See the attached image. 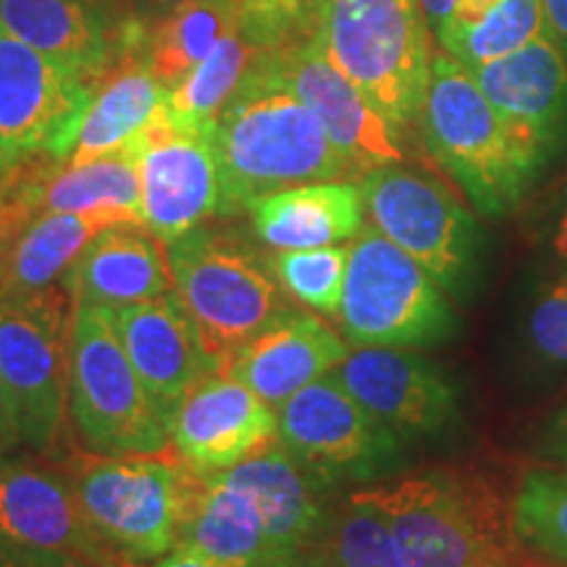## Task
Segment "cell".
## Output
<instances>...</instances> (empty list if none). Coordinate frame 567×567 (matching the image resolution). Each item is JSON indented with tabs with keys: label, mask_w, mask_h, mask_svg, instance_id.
Here are the masks:
<instances>
[{
	"label": "cell",
	"mask_w": 567,
	"mask_h": 567,
	"mask_svg": "<svg viewBox=\"0 0 567 567\" xmlns=\"http://www.w3.org/2000/svg\"><path fill=\"white\" fill-rule=\"evenodd\" d=\"M168 444L203 473H221L279 439V410L226 371H216L182 400L166 423Z\"/></svg>",
	"instance_id": "cell-16"
},
{
	"label": "cell",
	"mask_w": 567,
	"mask_h": 567,
	"mask_svg": "<svg viewBox=\"0 0 567 567\" xmlns=\"http://www.w3.org/2000/svg\"><path fill=\"white\" fill-rule=\"evenodd\" d=\"M221 476L250 496L264 517L276 557L313 544L326 526L323 484L310 476L276 439L258 455L221 471Z\"/></svg>",
	"instance_id": "cell-24"
},
{
	"label": "cell",
	"mask_w": 567,
	"mask_h": 567,
	"mask_svg": "<svg viewBox=\"0 0 567 567\" xmlns=\"http://www.w3.org/2000/svg\"><path fill=\"white\" fill-rule=\"evenodd\" d=\"M92 82L0 24V174L69 158L92 103Z\"/></svg>",
	"instance_id": "cell-11"
},
{
	"label": "cell",
	"mask_w": 567,
	"mask_h": 567,
	"mask_svg": "<svg viewBox=\"0 0 567 567\" xmlns=\"http://www.w3.org/2000/svg\"><path fill=\"white\" fill-rule=\"evenodd\" d=\"M19 444H24V439H21L17 408H13L9 389H6L3 379H0V446H3L6 452H11L17 450Z\"/></svg>",
	"instance_id": "cell-39"
},
{
	"label": "cell",
	"mask_w": 567,
	"mask_h": 567,
	"mask_svg": "<svg viewBox=\"0 0 567 567\" xmlns=\"http://www.w3.org/2000/svg\"><path fill=\"white\" fill-rule=\"evenodd\" d=\"M218 213L234 216L258 197L310 182L352 176L316 113L255 59L250 74L213 124Z\"/></svg>",
	"instance_id": "cell-1"
},
{
	"label": "cell",
	"mask_w": 567,
	"mask_h": 567,
	"mask_svg": "<svg viewBox=\"0 0 567 567\" xmlns=\"http://www.w3.org/2000/svg\"><path fill=\"white\" fill-rule=\"evenodd\" d=\"M0 24L48 59L80 71L92 87L109 69L105 27L87 0H0Z\"/></svg>",
	"instance_id": "cell-28"
},
{
	"label": "cell",
	"mask_w": 567,
	"mask_h": 567,
	"mask_svg": "<svg viewBox=\"0 0 567 567\" xmlns=\"http://www.w3.org/2000/svg\"><path fill=\"white\" fill-rule=\"evenodd\" d=\"M74 305L126 308L174 289L166 245L142 224L111 226L97 234L63 274Z\"/></svg>",
	"instance_id": "cell-22"
},
{
	"label": "cell",
	"mask_w": 567,
	"mask_h": 567,
	"mask_svg": "<svg viewBox=\"0 0 567 567\" xmlns=\"http://www.w3.org/2000/svg\"><path fill=\"white\" fill-rule=\"evenodd\" d=\"M526 344L536 363L567 371V271L549 281L530 302Z\"/></svg>",
	"instance_id": "cell-36"
},
{
	"label": "cell",
	"mask_w": 567,
	"mask_h": 567,
	"mask_svg": "<svg viewBox=\"0 0 567 567\" xmlns=\"http://www.w3.org/2000/svg\"><path fill=\"white\" fill-rule=\"evenodd\" d=\"M542 6L551 38L557 40V45L567 55V0H542Z\"/></svg>",
	"instance_id": "cell-41"
},
{
	"label": "cell",
	"mask_w": 567,
	"mask_h": 567,
	"mask_svg": "<svg viewBox=\"0 0 567 567\" xmlns=\"http://www.w3.org/2000/svg\"><path fill=\"white\" fill-rule=\"evenodd\" d=\"M260 567H337V563L318 544H308V547L284 551Z\"/></svg>",
	"instance_id": "cell-40"
},
{
	"label": "cell",
	"mask_w": 567,
	"mask_h": 567,
	"mask_svg": "<svg viewBox=\"0 0 567 567\" xmlns=\"http://www.w3.org/2000/svg\"><path fill=\"white\" fill-rule=\"evenodd\" d=\"M243 0H189L161 17L147 34L142 53L163 87L172 92L213 53L226 34L239 27Z\"/></svg>",
	"instance_id": "cell-29"
},
{
	"label": "cell",
	"mask_w": 567,
	"mask_h": 567,
	"mask_svg": "<svg viewBox=\"0 0 567 567\" xmlns=\"http://www.w3.org/2000/svg\"><path fill=\"white\" fill-rule=\"evenodd\" d=\"M17 237H19L17 224H13L11 213H9V208H6V203L0 200V266H3L6 255H9L13 239H17Z\"/></svg>",
	"instance_id": "cell-43"
},
{
	"label": "cell",
	"mask_w": 567,
	"mask_h": 567,
	"mask_svg": "<svg viewBox=\"0 0 567 567\" xmlns=\"http://www.w3.org/2000/svg\"><path fill=\"white\" fill-rule=\"evenodd\" d=\"M59 473L74 488L90 528L124 567L153 565L176 547L197 471L172 444L147 455L76 450Z\"/></svg>",
	"instance_id": "cell-4"
},
{
	"label": "cell",
	"mask_w": 567,
	"mask_h": 567,
	"mask_svg": "<svg viewBox=\"0 0 567 567\" xmlns=\"http://www.w3.org/2000/svg\"><path fill=\"white\" fill-rule=\"evenodd\" d=\"M329 0H243L239 27L260 51H284L313 40Z\"/></svg>",
	"instance_id": "cell-35"
},
{
	"label": "cell",
	"mask_w": 567,
	"mask_h": 567,
	"mask_svg": "<svg viewBox=\"0 0 567 567\" xmlns=\"http://www.w3.org/2000/svg\"><path fill=\"white\" fill-rule=\"evenodd\" d=\"M279 442L323 486L379 476L402 450L331 373L279 408Z\"/></svg>",
	"instance_id": "cell-12"
},
{
	"label": "cell",
	"mask_w": 567,
	"mask_h": 567,
	"mask_svg": "<svg viewBox=\"0 0 567 567\" xmlns=\"http://www.w3.org/2000/svg\"><path fill=\"white\" fill-rule=\"evenodd\" d=\"M313 544L334 559L337 567H405L386 515L360 492L329 509Z\"/></svg>",
	"instance_id": "cell-33"
},
{
	"label": "cell",
	"mask_w": 567,
	"mask_h": 567,
	"mask_svg": "<svg viewBox=\"0 0 567 567\" xmlns=\"http://www.w3.org/2000/svg\"><path fill=\"white\" fill-rule=\"evenodd\" d=\"M151 567H216V565L205 563V559L189 555V551H184V549H172L168 555L155 559Z\"/></svg>",
	"instance_id": "cell-44"
},
{
	"label": "cell",
	"mask_w": 567,
	"mask_h": 567,
	"mask_svg": "<svg viewBox=\"0 0 567 567\" xmlns=\"http://www.w3.org/2000/svg\"><path fill=\"white\" fill-rule=\"evenodd\" d=\"M331 375L402 442L439 436L457 421L452 379L410 347H352Z\"/></svg>",
	"instance_id": "cell-14"
},
{
	"label": "cell",
	"mask_w": 567,
	"mask_h": 567,
	"mask_svg": "<svg viewBox=\"0 0 567 567\" xmlns=\"http://www.w3.org/2000/svg\"><path fill=\"white\" fill-rule=\"evenodd\" d=\"M431 30L417 0H329L318 42L394 130L417 124L431 80Z\"/></svg>",
	"instance_id": "cell-6"
},
{
	"label": "cell",
	"mask_w": 567,
	"mask_h": 567,
	"mask_svg": "<svg viewBox=\"0 0 567 567\" xmlns=\"http://www.w3.org/2000/svg\"><path fill=\"white\" fill-rule=\"evenodd\" d=\"M0 536L32 549L124 567L90 528L63 473L34 465L0 467Z\"/></svg>",
	"instance_id": "cell-21"
},
{
	"label": "cell",
	"mask_w": 567,
	"mask_h": 567,
	"mask_svg": "<svg viewBox=\"0 0 567 567\" xmlns=\"http://www.w3.org/2000/svg\"><path fill=\"white\" fill-rule=\"evenodd\" d=\"M113 321L163 423L205 375L218 371L174 292L116 308Z\"/></svg>",
	"instance_id": "cell-19"
},
{
	"label": "cell",
	"mask_w": 567,
	"mask_h": 567,
	"mask_svg": "<svg viewBox=\"0 0 567 567\" xmlns=\"http://www.w3.org/2000/svg\"><path fill=\"white\" fill-rule=\"evenodd\" d=\"M258 53L260 48L247 40L243 27L231 30L179 87L168 92L166 116L184 130L213 132V124L243 87Z\"/></svg>",
	"instance_id": "cell-30"
},
{
	"label": "cell",
	"mask_w": 567,
	"mask_h": 567,
	"mask_svg": "<svg viewBox=\"0 0 567 567\" xmlns=\"http://www.w3.org/2000/svg\"><path fill=\"white\" fill-rule=\"evenodd\" d=\"M417 6H421L429 30L436 34L439 27L444 24L446 17H450L452 9L457 6V0H417Z\"/></svg>",
	"instance_id": "cell-42"
},
{
	"label": "cell",
	"mask_w": 567,
	"mask_h": 567,
	"mask_svg": "<svg viewBox=\"0 0 567 567\" xmlns=\"http://www.w3.org/2000/svg\"><path fill=\"white\" fill-rule=\"evenodd\" d=\"M365 216L415 258L446 295L463 297L476 276L478 229L465 205L431 174L402 163L360 176Z\"/></svg>",
	"instance_id": "cell-10"
},
{
	"label": "cell",
	"mask_w": 567,
	"mask_h": 567,
	"mask_svg": "<svg viewBox=\"0 0 567 567\" xmlns=\"http://www.w3.org/2000/svg\"><path fill=\"white\" fill-rule=\"evenodd\" d=\"M547 32L542 0H494L476 21L465 27H446L436 32V40L444 53L465 69H473L520 51Z\"/></svg>",
	"instance_id": "cell-31"
},
{
	"label": "cell",
	"mask_w": 567,
	"mask_h": 567,
	"mask_svg": "<svg viewBox=\"0 0 567 567\" xmlns=\"http://www.w3.org/2000/svg\"><path fill=\"white\" fill-rule=\"evenodd\" d=\"M513 526L530 555L567 567V467L523 473L513 494Z\"/></svg>",
	"instance_id": "cell-32"
},
{
	"label": "cell",
	"mask_w": 567,
	"mask_h": 567,
	"mask_svg": "<svg viewBox=\"0 0 567 567\" xmlns=\"http://www.w3.org/2000/svg\"><path fill=\"white\" fill-rule=\"evenodd\" d=\"M140 3L151 13H155V17H166V13L182 9L184 3H189V0H140Z\"/></svg>",
	"instance_id": "cell-45"
},
{
	"label": "cell",
	"mask_w": 567,
	"mask_h": 567,
	"mask_svg": "<svg viewBox=\"0 0 567 567\" xmlns=\"http://www.w3.org/2000/svg\"><path fill=\"white\" fill-rule=\"evenodd\" d=\"M339 331L350 347H431L457 318L439 281L373 224L347 243Z\"/></svg>",
	"instance_id": "cell-7"
},
{
	"label": "cell",
	"mask_w": 567,
	"mask_h": 567,
	"mask_svg": "<svg viewBox=\"0 0 567 567\" xmlns=\"http://www.w3.org/2000/svg\"><path fill=\"white\" fill-rule=\"evenodd\" d=\"M69 415L84 444L105 455H147L168 446L166 423L134 371L111 308L74 310Z\"/></svg>",
	"instance_id": "cell-8"
},
{
	"label": "cell",
	"mask_w": 567,
	"mask_h": 567,
	"mask_svg": "<svg viewBox=\"0 0 567 567\" xmlns=\"http://www.w3.org/2000/svg\"><path fill=\"white\" fill-rule=\"evenodd\" d=\"M74 310L69 289L0 297V379L17 408L24 444L48 450L69 415Z\"/></svg>",
	"instance_id": "cell-9"
},
{
	"label": "cell",
	"mask_w": 567,
	"mask_h": 567,
	"mask_svg": "<svg viewBox=\"0 0 567 567\" xmlns=\"http://www.w3.org/2000/svg\"><path fill=\"white\" fill-rule=\"evenodd\" d=\"M142 221L163 245L203 226L218 213V163L210 132L184 130L166 105L140 137Z\"/></svg>",
	"instance_id": "cell-15"
},
{
	"label": "cell",
	"mask_w": 567,
	"mask_h": 567,
	"mask_svg": "<svg viewBox=\"0 0 567 567\" xmlns=\"http://www.w3.org/2000/svg\"><path fill=\"white\" fill-rule=\"evenodd\" d=\"M168 101V90L155 80L145 53L130 55L122 69L101 76L76 134L69 163H87L118 153L151 126Z\"/></svg>",
	"instance_id": "cell-27"
},
{
	"label": "cell",
	"mask_w": 567,
	"mask_h": 567,
	"mask_svg": "<svg viewBox=\"0 0 567 567\" xmlns=\"http://www.w3.org/2000/svg\"><path fill=\"white\" fill-rule=\"evenodd\" d=\"M467 71L544 161L567 145V55L551 32Z\"/></svg>",
	"instance_id": "cell-18"
},
{
	"label": "cell",
	"mask_w": 567,
	"mask_h": 567,
	"mask_svg": "<svg viewBox=\"0 0 567 567\" xmlns=\"http://www.w3.org/2000/svg\"><path fill=\"white\" fill-rule=\"evenodd\" d=\"M250 221L260 245L271 250H310L347 245L365 226L360 184L310 182L250 203Z\"/></svg>",
	"instance_id": "cell-23"
},
{
	"label": "cell",
	"mask_w": 567,
	"mask_h": 567,
	"mask_svg": "<svg viewBox=\"0 0 567 567\" xmlns=\"http://www.w3.org/2000/svg\"><path fill=\"white\" fill-rule=\"evenodd\" d=\"M534 455L547 465L567 467V402L538 425L534 436Z\"/></svg>",
	"instance_id": "cell-38"
},
{
	"label": "cell",
	"mask_w": 567,
	"mask_h": 567,
	"mask_svg": "<svg viewBox=\"0 0 567 567\" xmlns=\"http://www.w3.org/2000/svg\"><path fill=\"white\" fill-rule=\"evenodd\" d=\"M174 549L216 567H260L276 557L258 507L221 473H200Z\"/></svg>",
	"instance_id": "cell-25"
},
{
	"label": "cell",
	"mask_w": 567,
	"mask_h": 567,
	"mask_svg": "<svg viewBox=\"0 0 567 567\" xmlns=\"http://www.w3.org/2000/svg\"><path fill=\"white\" fill-rule=\"evenodd\" d=\"M555 250H557V255L565 260V266H567V200H565V208H563V213H559V221H557Z\"/></svg>",
	"instance_id": "cell-46"
},
{
	"label": "cell",
	"mask_w": 567,
	"mask_h": 567,
	"mask_svg": "<svg viewBox=\"0 0 567 567\" xmlns=\"http://www.w3.org/2000/svg\"><path fill=\"white\" fill-rule=\"evenodd\" d=\"M0 567H118V565H95L80 557L59 555V551L24 547V544L9 542V538L0 536Z\"/></svg>",
	"instance_id": "cell-37"
},
{
	"label": "cell",
	"mask_w": 567,
	"mask_h": 567,
	"mask_svg": "<svg viewBox=\"0 0 567 567\" xmlns=\"http://www.w3.org/2000/svg\"><path fill=\"white\" fill-rule=\"evenodd\" d=\"M6 457H9V452H6V450H3V446H0V467H3V465H6Z\"/></svg>",
	"instance_id": "cell-47"
},
{
	"label": "cell",
	"mask_w": 567,
	"mask_h": 567,
	"mask_svg": "<svg viewBox=\"0 0 567 567\" xmlns=\"http://www.w3.org/2000/svg\"><path fill=\"white\" fill-rule=\"evenodd\" d=\"M140 137H134L118 153L87 163L40 155L0 174V200L9 208L17 229L21 231L42 213L118 208L142 218Z\"/></svg>",
	"instance_id": "cell-17"
},
{
	"label": "cell",
	"mask_w": 567,
	"mask_h": 567,
	"mask_svg": "<svg viewBox=\"0 0 567 567\" xmlns=\"http://www.w3.org/2000/svg\"><path fill=\"white\" fill-rule=\"evenodd\" d=\"M260 59L284 90L300 97L316 113L339 155L350 163L352 174L363 176L373 168L405 161L402 132L394 130L358 90V84L334 66L318 42V34L284 51H260Z\"/></svg>",
	"instance_id": "cell-13"
},
{
	"label": "cell",
	"mask_w": 567,
	"mask_h": 567,
	"mask_svg": "<svg viewBox=\"0 0 567 567\" xmlns=\"http://www.w3.org/2000/svg\"><path fill=\"white\" fill-rule=\"evenodd\" d=\"M142 224L130 210H90V213H42L32 218L13 239L3 266H0V297L27 295L53 287L76 264L97 234L111 226ZM145 226V224H142Z\"/></svg>",
	"instance_id": "cell-26"
},
{
	"label": "cell",
	"mask_w": 567,
	"mask_h": 567,
	"mask_svg": "<svg viewBox=\"0 0 567 567\" xmlns=\"http://www.w3.org/2000/svg\"><path fill=\"white\" fill-rule=\"evenodd\" d=\"M386 515L405 567H536L513 526V496L457 467L360 488Z\"/></svg>",
	"instance_id": "cell-2"
},
{
	"label": "cell",
	"mask_w": 567,
	"mask_h": 567,
	"mask_svg": "<svg viewBox=\"0 0 567 567\" xmlns=\"http://www.w3.org/2000/svg\"><path fill=\"white\" fill-rule=\"evenodd\" d=\"M166 252L172 292L218 371L276 313L289 308L268 255L237 234L197 226L166 245Z\"/></svg>",
	"instance_id": "cell-5"
},
{
	"label": "cell",
	"mask_w": 567,
	"mask_h": 567,
	"mask_svg": "<svg viewBox=\"0 0 567 567\" xmlns=\"http://www.w3.org/2000/svg\"><path fill=\"white\" fill-rule=\"evenodd\" d=\"M352 347L308 308H284L234 352L226 373L279 410L289 396L329 375Z\"/></svg>",
	"instance_id": "cell-20"
},
{
	"label": "cell",
	"mask_w": 567,
	"mask_h": 567,
	"mask_svg": "<svg viewBox=\"0 0 567 567\" xmlns=\"http://www.w3.org/2000/svg\"><path fill=\"white\" fill-rule=\"evenodd\" d=\"M417 126L434 161L486 218L513 213L547 166L536 147L488 103L471 71L444 51L431 59Z\"/></svg>",
	"instance_id": "cell-3"
},
{
	"label": "cell",
	"mask_w": 567,
	"mask_h": 567,
	"mask_svg": "<svg viewBox=\"0 0 567 567\" xmlns=\"http://www.w3.org/2000/svg\"><path fill=\"white\" fill-rule=\"evenodd\" d=\"M268 260L284 295L318 316H339L347 274V245L274 250Z\"/></svg>",
	"instance_id": "cell-34"
}]
</instances>
